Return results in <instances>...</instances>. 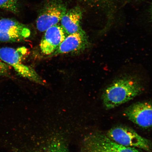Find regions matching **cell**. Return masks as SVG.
<instances>
[{
  "mask_svg": "<svg viewBox=\"0 0 152 152\" xmlns=\"http://www.w3.org/2000/svg\"><path fill=\"white\" fill-rule=\"evenodd\" d=\"M144 86L140 78L124 75L116 79L104 89L102 99L104 107L111 109L132 100L141 94Z\"/></svg>",
  "mask_w": 152,
  "mask_h": 152,
  "instance_id": "obj_1",
  "label": "cell"
},
{
  "mask_svg": "<svg viewBox=\"0 0 152 152\" xmlns=\"http://www.w3.org/2000/svg\"><path fill=\"white\" fill-rule=\"evenodd\" d=\"M27 49L22 47L14 49L3 47L0 49V59L14 68L19 75L39 84H43L41 77L33 68L23 63V58L27 53Z\"/></svg>",
  "mask_w": 152,
  "mask_h": 152,
  "instance_id": "obj_2",
  "label": "cell"
},
{
  "mask_svg": "<svg viewBox=\"0 0 152 152\" xmlns=\"http://www.w3.org/2000/svg\"><path fill=\"white\" fill-rule=\"evenodd\" d=\"M106 135L113 141L125 147L138 148L148 151L151 149V144L149 140L128 127H114L108 131Z\"/></svg>",
  "mask_w": 152,
  "mask_h": 152,
  "instance_id": "obj_3",
  "label": "cell"
},
{
  "mask_svg": "<svg viewBox=\"0 0 152 152\" xmlns=\"http://www.w3.org/2000/svg\"><path fill=\"white\" fill-rule=\"evenodd\" d=\"M66 9V4L62 0H51L42 9L37 20V29L44 32L60 22Z\"/></svg>",
  "mask_w": 152,
  "mask_h": 152,
  "instance_id": "obj_4",
  "label": "cell"
},
{
  "mask_svg": "<svg viewBox=\"0 0 152 152\" xmlns=\"http://www.w3.org/2000/svg\"><path fill=\"white\" fill-rule=\"evenodd\" d=\"M85 147L87 152H141L137 148L120 145L99 133L88 136L85 140Z\"/></svg>",
  "mask_w": 152,
  "mask_h": 152,
  "instance_id": "obj_5",
  "label": "cell"
},
{
  "mask_svg": "<svg viewBox=\"0 0 152 152\" xmlns=\"http://www.w3.org/2000/svg\"><path fill=\"white\" fill-rule=\"evenodd\" d=\"M30 30L16 20L8 18L0 19V41L18 42L30 37Z\"/></svg>",
  "mask_w": 152,
  "mask_h": 152,
  "instance_id": "obj_6",
  "label": "cell"
},
{
  "mask_svg": "<svg viewBox=\"0 0 152 152\" xmlns=\"http://www.w3.org/2000/svg\"><path fill=\"white\" fill-rule=\"evenodd\" d=\"M124 115L129 120L141 128L152 127V102H138L125 110Z\"/></svg>",
  "mask_w": 152,
  "mask_h": 152,
  "instance_id": "obj_7",
  "label": "cell"
},
{
  "mask_svg": "<svg viewBox=\"0 0 152 152\" xmlns=\"http://www.w3.org/2000/svg\"><path fill=\"white\" fill-rule=\"evenodd\" d=\"M66 34L61 26L58 24L52 26L45 31L39 46L43 54H53L65 39Z\"/></svg>",
  "mask_w": 152,
  "mask_h": 152,
  "instance_id": "obj_8",
  "label": "cell"
},
{
  "mask_svg": "<svg viewBox=\"0 0 152 152\" xmlns=\"http://www.w3.org/2000/svg\"><path fill=\"white\" fill-rule=\"evenodd\" d=\"M88 45V38L84 31L70 34L66 36L53 54H66L83 50Z\"/></svg>",
  "mask_w": 152,
  "mask_h": 152,
  "instance_id": "obj_9",
  "label": "cell"
},
{
  "mask_svg": "<svg viewBox=\"0 0 152 152\" xmlns=\"http://www.w3.org/2000/svg\"><path fill=\"white\" fill-rule=\"evenodd\" d=\"M83 13L79 7L66 10L60 21L61 26L68 35L83 32L81 22Z\"/></svg>",
  "mask_w": 152,
  "mask_h": 152,
  "instance_id": "obj_10",
  "label": "cell"
},
{
  "mask_svg": "<svg viewBox=\"0 0 152 152\" xmlns=\"http://www.w3.org/2000/svg\"><path fill=\"white\" fill-rule=\"evenodd\" d=\"M0 8L18 14L20 10L19 0H0Z\"/></svg>",
  "mask_w": 152,
  "mask_h": 152,
  "instance_id": "obj_11",
  "label": "cell"
},
{
  "mask_svg": "<svg viewBox=\"0 0 152 152\" xmlns=\"http://www.w3.org/2000/svg\"><path fill=\"white\" fill-rule=\"evenodd\" d=\"M47 152H68L62 144L58 141L54 142L49 146Z\"/></svg>",
  "mask_w": 152,
  "mask_h": 152,
  "instance_id": "obj_12",
  "label": "cell"
},
{
  "mask_svg": "<svg viewBox=\"0 0 152 152\" xmlns=\"http://www.w3.org/2000/svg\"><path fill=\"white\" fill-rule=\"evenodd\" d=\"M10 66L2 61H0V76L8 75L10 71Z\"/></svg>",
  "mask_w": 152,
  "mask_h": 152,
  "instance_id": "obj_13",
  "label": "cell"
},
{
  "mask_svg": "<svg viewBox=\"0 0 152 152\" xmlns=\"http://www.w3.org/2000/svg\"><path fill=\"white\" fill-rule=\"evenodd\" d=\"M80 1L86 3H96L97 2L104 1V0H79Z\"/></svg>",
  "mask_w": 152,
  "mask_h": 152,
  "instance_id": "obj_14",
  "label": "cell"
},
{
  "mask_svg": "<svg viewBox=\"0 0 152 152\" xmlns=\"http://www.w3.org/2000/svg\"><path fill=\"white\" fill-rule=\"evenodd\" d=\"M151 20H152V5L151 6Z\"/></svg>",
  "mask_w": 152,
  "mask_h": 152,
  "instance_id": "obj_15",
  "label": "cell"
}]
</instances>
